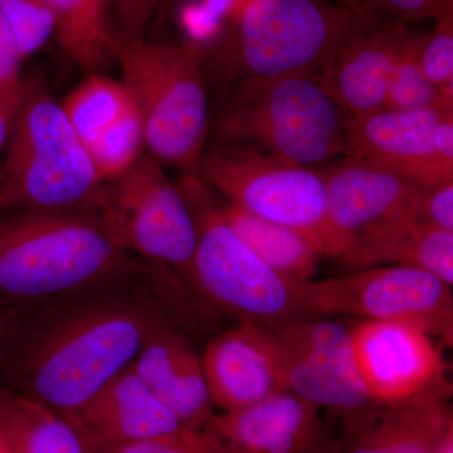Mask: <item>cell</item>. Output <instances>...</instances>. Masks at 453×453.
<instances>
[{"instance_id":"26","label":"cell","mask_w":453,"mask_h":453,"mask_svg":"<svg viewBox=\"0 0 453 453\" xmlns=\"http://www.w3.org/2000/svg\"><path fill=\"white\" fill-rule=\"evenodd\" d=\"M144 144L142 119L134 103L118 120L86 145V150L103 181H113L135 165L142 157Z\"/></svg>"},{"instance_id":"20","label":"cell","mask_w":453,"mask_h":453,"mask_svg":"<svg viewBox=\"0 0 453 453\" xmlns=\"http://www.w3.org/2000/svg\"><path fill=\"white\" fill-rule=\"evenodd\" d=\"M130 368L183 427L202 429L213 416L201 357L168 325L154 327Z\"/></svg>"},{"instance_id":"24","label":"cell","mask_w":453,"mask_h":453,"mask_svg":"<svg viewBox=\"0 0 453 453\" xmlns=\"http://www.w3.org/2000/svg\"><path fill=\"white\" fill-rule=\"evenodd\" d=\"M62 50L89 74L98 73L115 58L116 38L89 0H44Z\"/></svg>"},{"instance_id":"29","label":"cell","mask_w":453,"mask_h":453,"mask_svg":"<svg viewBox=\"0 0 453 453\" xmlns=\"http://www.w3.org/2000/svg\"><path fill=\"white\" fill-rule=\"evenodd\" d=\"M436 20L434 32L423 35L419 68L432 85L453 95V12Z\"/></svg>"},{"instance_id":"30","label":"cell","mask_w":453,"mask_h":453,"mask_svg":"<svg viewBox=\"0 0 453 453\" xmlns=\"http://www.w3.org/2000/svg\"><path fill=\"white\" fill-rule=\"evenodd\" d=\"M98 453H229L204 429L181 427L172 434L113 447Z\"/></svg>"},{"instance_id":"10","label":"cell","mask_w":453,"mask_h":453,"mask_svg":"<svg viewBox=\"0 0 453 453\" xmlns=\"http://www.w3.org/2000/svg\"><path fill=\"white\" fill-rule=\"evenodd\" d=\"M101 207L97 217L119 249L142 253L192 276L195 217L186 196L154 157H140L113 180Z\"/></svg>"},{"instance_id":"13","label":"cell","mask_w":453,"mask_h":453,"mask_svg":"<svg viewBox=\"0 0 453 453\" xmlns=\"http://www.w3.org/2000/svg\"><path fill=\"white\" fill-rule=\"evenodd\" d=\"M325 211L320 243L323 255L339 259L369 226L396 216L412 217L423 187L365 160L342 157L321 172Z\"/></svg>"},{"instance_id":"18","label":"cell","mask_w":453,"mask_h":453,"mask_svg":"<svg viewBox=\"0 0 453 453\" xmlns=\"http://www.w3.org/2000/svg\"><path fill=\"white\" fill-rule=\"evenodd\" d=\"M65 417L82 432L96 453L183 427L130 366Z\"/></svg>"},{"instance_id":"33","label":"cell","mask_w":453,"mask_h":453,"mask_svg":"<svg viewBox=\"0 0 453 453\" xmlns=\"http://www.w3.org/2000/svg\"><path fill=\"white\" fill-rule=\"evenodd\" d=\"M23 57L20 55L16 37L7 19L0 12V92L20 88L19 68Z\"/></svg>"},{"instance_id":"27","label":"cell","mask_w":453,"mask_h":453,"mask_svg":"<svg viewBox=\"0 0 453 453\" xmlns=\"http://www.w3.org/2000/svg\"><path fill=\"white\" fill-rule=\"evenodd\" d=\"M423 35L410 33L390 77L384 109H437L453 111V95L441 91L426 79L418 64Z\"/></svg>"},{"instance_id":"31","label":"cell","mask_w":453,"mask_h":453,"mask_svg":"<svg viewBox=\"0 0 453 453\" xmlns=\"http://www.w3.org/2000/svg\"><path fill=\"white\" fill-rule=\"evenodd\" d=\"M412 217L426 225L453 232V181L421 188L414 199Z\"/></svg>"},{"instance_id":"8","label":"cell","mask_w":453,"mask_h":453,"mask_svg":"<svg viewBox=\"0 0 453 453\" xmlns=\"http://www.w3.org/2000/svg\"><path fill=\"white\" fill-rule=\"evenodd\" d=\"M451 286L421 268L377 266L323 281H303L310 316L353 315L366 320L411 325L451 344Z\"/></svg>"},{"instance_id":"38","label":"cell","mask_w":453,"mask_h":453,"mask_svg":"<svg viewBox=\"0 0 453 453\" xmlns=\"http://www.w3.org/2000/svg\"><path fill=\"white\" fill-rule=\"evenodd\" d=\"M0 453H14L13 449L9 446L7 440L3 437L2 434H0Z\"/></svg>"},{"instance_id":"9","label":"cell","mask_w":453,"mask_h":453,"mask_svg":"<svg viewBox=\"0 0 453 453\" xmlns=\"http://www.w3.org/2000/svg\"><path fill=\"white\" fill-rule=\"evenodd\" d=\"M198 174L232 204L305 234L323 255L321 172L247 146L225 145L203 154Z\"/></svg>"},{"instance_id":"28","label":"cell","mask_w":453,"mask_h":453,"mask_svg":"<svg viewBox=\"0 0 453 453\" xmlns=\"http://www.w3.org/2000/svg\"><path fill=\"white\" fill-rule=\"evenodd\" d=\"M23 59L42 49L55 33V19L44 0H0Z\"/></svg>"},{"instance_id":"14","label":"cell","mask_w":453,"mask_h":453,"mask_svg":"<svg viewBox=\"0 0 453 453\" xmlns=\"http://www.w3.org/2000/svg\"><path fill=\"white\" fill-rule=\"evenodd\" d=\"M437 109L395 110L349 118L345 157L365 160L427 188L453 181V166L438 157L434 131L446 113Z\"/></svg>"},{"instance_id":"21","label":"cell","mask_w":453,"mask_h":453,"mask_svg":"<svg viewBox=\"0 0 453 453\" xmlns=\"http://www.w3.org/2000/svg\"><path fill=\"white\" fill-rule=\"evenodd\" d=\"M354 268L405 266L453 283V232L396 216L369 226L338 259Z\"/></svg>"},{"instance_id":"7","label":"cell","mask_w":453,"mask_h":453,"mask_svg":"<svg viewBox=\"0 0 453 453\" xmlns=\"http://www.w3.org/2000/svg\"><path fill=\"white\" fill-rule=\"evenodd\" d=\"M193 217L196 247L192 277L217 306L261 326L308 316L303 305V280L268 266L223 222L217 207L204 205Z\"/></svg>"},{"instance_id":"34","label":"cell","mask_w":453,"mask_h":453,"mask_svg":"<svg viewBox=\"0 0 453 453\" xmlns=\"http://www.w3.org/2000/svg\"><path fill=\"white\" fill-rule=\"evenodd\" d=\"M115 3L124 31L122 37L144 38L159 0H115Z\"/></svg>"},{"instance_id":"19","label":"cell","mask_w":453,"mask_h":453,"mask_svg":"<svg viewBox=\"0 0 453 453\" xmlns=\"http://www.w3.org/2000/svg\"><path fill=\"white\" fill-rule=\"evenodd\" d=\"M451 392L449 386L398 404L372 402L349 414L347 453H434L453 427Z\"/></svg>"},{"instance_id":"17","label":"cell","mask_w":453,"mask_h":453,"mask_svg":"<svg viewBox=\"0 0 453 453\" xmlns=\"http://www.w3.org/2000/svg\"><path fill=\"white\" fill-rule=\"evenodd\" d=\"M319 410L288 390L243 410L213 413L202 429L229 453H308L320 438Z\"/></svg>"},{"instance_id":"36","label":"cell","mask_w":453,"mask_h":453,"mask_svg":"<svg viewBox=\"0 0 453 453\" xmlns=\"http://www.w3.org/2000/svg\"><path fill=\"white\" fill-rule=\"evenodd\" d=\"M434 453H453V427L447 432Z\"/></svg>"},{"instance_id":"6","label":"cell","mask_w":453,"mask_h":453,"mask_svg":"<svg viewBox=\"0 0 453 453\" xmlns=\"http://www.w3.org/2000/svg\"><path fill=\"white\" fill-rule=\"evenodd\" d=\"M12 130L0 207L55 211L94 196L103 179L61 105L27 89Z\"/></svg>"},{"instance_id":"3","label":"cell","mask_w":453,"mask_h":453,"mask_svg":"<svg viewBox=\"0 0 453 453\" xmlns=\"http://www.w3.org/2000/svg\"><path fill=\"white\" fill-rule=\"evenodd\" d=\"M115 59L155 159L198 174L210 124L202 47L121 35L116 38Z\"/></svg>"},{"instance_id":"35","label":"cell","mask_w":453,"mask_h":453,"mask_svg":"<svg viewBox=\"0 0 453 453\" xmlns=\"http://www.w3.org/2000/svg\"><path fill=\"white\" fill-rule=\"evenodd\" d=\"M26 92L25 85L11 91L0 92V148L13 129V124L25 100Z\"/></svg>"},{"instance_id":"41","label":"cell","mask_w":453,"mask_h":453,"mask_svg":"<svg viewBox=\"0 0 453 453\" xmlns=\"http://www.w3.org/2000/svg\"><path fill=\"white\" fill-rule=\"evenodd\" d=\"M0 340H2V332H0Z\"/></svg>"},{"instance_id":"1","label":"cell","mask_w":453,"mask_h":453,"mask_svg":"<svg viewBox=\"0 0 453 453\" xmlns=\"http://www.w3.org/2000/svg\"><path fill=\"white\" fill-rule=\"evenodd\" d=\"M384 18L363 4L327 0H241L211 61L229 82L318 77L349 41Z\"/></svg>"},{"instance_id":"32","label":"cell","mask_w":453,"mask_h":453,"mask_svg":"<svg viewBox=\"0 0 453 453\" xmlns=\"http://www.w3.org/2000/svg\"><path fill=\"white\" fill-rule=\"evenodd\" d=\"M365 7L390 19L405 23L437 18L453 12V0H362Z\"/></svg>"},{"instance_id":"2","label":"cell","mask_w":453,"mask_h":453,"mask_svg":"<svg viewBox=\"0 0 453 453\" xmlns=\"http://www.w3.org/2000/svg\"><path fill=\"white\" fill-rule=\"evenodd\" d=\"M349 115L310 74L255 77L237 83L216 135L315 168L345 157Z\"/></svg>"},{"instance_id":"15","label":"cell","mask_w":453,"mask_h":453,"mask_svg":"<svg viewBox=\"0 0 453 453\" xmlns=\"http://www.w3.org/2000/svg\"><path fill=\"white\" fill-rule=\"evenodd\" d=\"M211 407L234 412L288 392L266 330L242 321L216 336L201 357Z\"/></svg>"},{"instance_id":"4","label":"cell","mask_w":453,"mask_h":453,"mask_svg":"<svg viewBox=\"0 0 453 453\" xmlns=\"http://www.w3.org/2000/svg\"><path fill=\"white\" fill-rule=\"evenodd\" d=\"M97 216L35 211L0 223V295L47 296L81 288L125 265Z\"/></svg>"},{"instance_id":"40","label":"cell","mask_w":453,"mask_h":453,"mask_svg":"<svg viewBox=\"0 0 453 453\" xmlns=\"http://www.w3.org/2000/svg\"><path fill=\"white\" fill-rule=\"evenodd\" d=\"M165 2L170 3V4H174V3H177L178 0H165Z\"/></svg>"},{"instance_id":"39","label":"cell","mask_w":453,"mask_h":453,"mask_svg":"<svg viewBox=\"0 0 453 453\" xmlns=\"http://www.w3.org/2000/svg\"><path fill=\"white\" fill-rule=\"evenodd\" d=\"M335 3L345 5V7H359V5H362V0H335Z\"/></svg>"},{"instance_id":"22","label":"cell","mask_w":453,"mask_h":453,"mask_svg":"<svg viewBox=\"0 0 453 453\" xmlns=\"http://www.w3.org/2000/svg\"><path fill=\"white\" fill-rule=\"evenodd\" d=\"M0 434L14 453H96L61 413L31 395L0 389Z\"/></svg>"},{"instance_id":"37","label":"cell","mask_w":453,"mask_h":453,"mask_svg":"<svg viewBox=\"0 0 453 453\" xmlns=\"http://www.w3.org/2000/svg\"><path fill=\"white\" fill-rule=\"evenodd\" d=\"M89 4L98 17L106 20V0H89Z\"/></svg>"},{"instance_id":"12","label":"cell","mask_w":453,"mask_h":453,"mask_svg":"<svg viewBox=\"0 0 453 453\" xmlns=\"http://www.w3.org/2000/svg\"><path fill=\"white\" fill-rule=\"evenodd\" d=\"M350 333L357 374L374 403L398 404L451 386L441 349L427 333L375 320Z\"/></svg>"},{"instance_id":"5","label":"cell","mask_w":453,"mask_h":453,"mask_svg":"<svg viewBox=\"0 0 453 453\" xmlns=\"http://www.w3.org/2000/svg\"><path fill=\"white\" fill-rule=\"evenodd\" d=\"M159 324L136 310H92L58 325L28 362L33 398L70 416L133 365Z\"/></svg>"},{"instance_id":"16","label":"cell","mask_w":453,"mask_h":453,"mask_svg":"<svg viewBox=\"0 0 453 453\" xmlns=\"http://www.w3.org/2000/svg\"><path fill=\"white\" fill-rule=\"evenodd\" d=\"M410 33L405 23L384 18L349 41L319 74V82L349 118L386 107L390 77Z\"/></svg>"},{"instance_id":"11","label":"cell","mask_w":453,"mask_h":453,"mask_svg":"<svg viewBox=\"0 0 453 453\" xmlns=\"http://www.w3.org/2000/svg\"><path fill=\"white\" fill-rule=\"evenodd\" d=\"M290 392L347 417L372 403L357 374L351 330L320 316L264 326Z\"/></svg>"},{"instance_id":"23","label":"cell","mask_w":453,"mask_h":453,"mask_svg":"<svg viewBox=\"0 0 453 453\" xmlns=\"http://www.w3.org/2000/svg\"><path fill=\"white\" fill-rule=\"evenodd\" d=\"M220 219L252 252L277 273L296 280H311L324 257L305 234L255 216L238 205L217 207Z\"/></svg>"},{"instance_id":"25","label":"cell","mask_w":453,"mask_h":453,"mask_svg":"<svg viewBox=\"0 0 453 453\" xmlns=\"http://www.w3.org/2000/svg\"><path fill=\"white\" fill-rule=\"evenodd\" d=\"M133 105V97L124 83L91 73L67 95L61 107L86 148Z\"/></svg>"}]
</instances>
